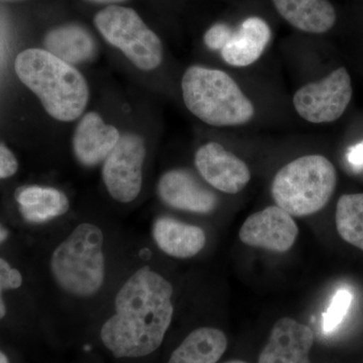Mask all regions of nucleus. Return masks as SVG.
Wrapping results in <instances>:
<instances>
[{
	"label": "nucleus",
	"mask_w": 363,
	"mask_h": 363,
	"mask_svg": "<svg viewBox=\"0 0 363 363\" xmlns=\"http://www.w3.org/2000/svg\"><path fill=\"white\" fill-rule=\"evenodd\" d=\"M7 236H9V231L0 224V243L4 242L6 240Z\"/></svg>",
	"instance_id": "25"
},
{
	"label": "nucleus",
	"mask_w": 363,
	"mask_h": 363,
	"mask_svg": "<svg viewBox=\"0 0 363 363\" xmlns=\"http://www.w3.org/2000/svg\"><path fill=\"white\" fill-rule=\"evenodd\" d=\"M195 164L209 185L227 194L240 193L252 177L247 164L218 143L202 145L196 152Z\"/></svg>",
	"instance_id": "11"
},
{
	"label": "nucleus",
	"mask_w": 363,
	"mask_h": 363,
	"mask_svg": "<svg viewBox=\"0 0 363 363\" xmlns=\"http://www.w3.org/2000/svg\"><path fill=\"white\" fill-rule=\"evenodd\" d=\"M352 97L350 73L344 67L332 72L319 82L309 83L296 92L293 104L298 116L312 123L337 121Z\"/></svg>",
	"instance_id": "8"
},
{
	"label": "nucleus",
	"mask_w": 363,
	"mask_h": 363,
	"mask_svg": "<svg viewBox=\"0 0 363 363\" xmlns=\"http://www.w3.org/2000/svg\"><path fill=\"white\" fill-rule=\"evenodd\" d=\"M336 184L333 164L320 155H309L279 169L272 180V196L277 206L292 216H309L328 204Z\"/></svg>",
	"instance_id": "4"
},
{
	"label": "nucleus",
	"mask_w": 363,
	"mask_h": 363,
	"mask_svg": "<svg viewBox=\"0 0 363 363\" xmlns=\"http://www.w3.org/2000/svg\"><path fill=\"white\" fill-rule=\"evenodd\" d=\"M173 286L143 267L116 298V313L101 328L102 342L114 357H143L161 346L173 318Z\"/></svg>",
	"instance_id": "1"
},
{
	"label": "nucleus",
	"mask_w": 363,
	"mask_h": 363,
	"mask_svg": "<svg viewBox=\"0 0 363 363\" xmlns=\"http://www.w3.org/2000/svg\"><path fill=\"white\" fill-rule=\"evenodd\" d=\"M0 363H9V358H7L6 355L2 353L1 351H0Z\"/></svg>",
	"instance_id": "27"
},
{
	"label": "nucleus",
	"mask_w": 363,
	"mask_h": 363,
	"mask_svg": "<svg viewBox=\"0 0 363 363\" xmlns=\"http://www.w3.org/2000/svg\"><path fill=\"white\" fill-rule=\"evenodd\" d=\"M182 92L189 111L209 125H242L255 116L252 102L221 70L189 67L182 79Z\"/></svg>",
	"instance_id": "3"
},
{
	"label": "nucleus",
	"mask_w": 363,
	"mask_h": 363,
	"mask_svg": "<svg viewBox=\"0 0 363 363\" xmlns=\"http://www.w3.org/2000/svg\"><path fill=\"white\" fill-rule=\"evenodd\" d=\"M152 236L162 252L177 259L195 257L206 245L203 229L169 217L157 219Z\"/></svg>",
	"instance_id": "15"
},
{
	"label": "nucleus",
	"mask_w": 363,
	"mask_h": 363,
	"mask_svg": "<svg viewBox=\"0 0 363 363\" xmlns=\"http://www.w3.org/2000/svg\"><path fill=\"white\" fill-rule=\"evenodd\" d=\"M94 23L102 37L140 70L152 71L161 65V40L133 9L105 7L95 16Z\"/></svg>",
	"instance_id": "6"
},
{
	"label": "nucleus",
	"mask_w": 363,
	"mask_h": 363,
	"mask_svg": "<svg viewBox=\"0 0 363 363\" xmlns=\"http://www.w3.org/2000/svg\"><path fill=\"white\" fill-rule=\"evenodd\" d=\"M227 350V338L221 330L203 327L191 332L174 351L169 363H216Z\"/></svg>",
	"instance_id": "19"
},
{
	"label": "nucleus",
	"mask_w": 363,
	"mask_h": 363,
	"mask_svg": "<svg viewBox=\"0 0 363 363\" xmlns=\"http://www.w3.org/2000/svg\"><path fill=\"white\" fill-rule=\"evenodd\" d=\"M14 69L52 118L70 123L84 112L89 88L75 67L45 50L28 49L16 57Z\"/></svg>",
	"instance_id": "2"
},
{
	"label": "nucleus",
	"mask_w": 363,
	"mask_h": 363,
	"mask_svg": "<svg viewBox=\"0 0 363 363\" xmlns=\"http://www.w3.org/2000/svg\"><path fill=\"white\" fill-rule=\"evenodd\" d=\"M89 1L97 2V4H117V2H123L125 0H89Z\"/></svg>",
	"instance_id": "26"
},
{
	"label": "nucleus",
	"mask_w": 363,
	"mask_h": 363,
	"mask_svg": "<svg viewBox=\"0 0 363 363\" xmlns=\"http://www.w3.org/2000/svg\"><path fill=\"white\" fill-rule=\"evenodd\" d=\"M352 294L348 290H339L335 294L323 317L324 333H331L340 325L350 310Z\"/></svg>",
	"instance_id": "21"
},
{
	"label": "nucleus",
	"mask_w": 363,
	"mask_h": 363,
	"mask_svg": "<svg viewBox=\"0 0 363 363\" xmlns=\"http://www.w3.org/2000/svg\"><path fill=\"white\" fill-rule=\"evenodd\" d=\"M226 363H247L245 362H242V360H230V362Z\"/></svg>",
	"instance_id": "28"
},
{
	"label": "nucleus",
	"mask_w": 363,
	"mask_h": 363,
	"mask_svg": "<svg viewBox=\"0 0 363 363\" xmlns=\"http://www.w3.org/2000/svg\"><path fill=\"white\" fill-rule=\"evenodd\" d=\"M121 136L118 130L105 123L99 114L89 112L81 119L74 133V154L80 164L96 166L109 156Z\"/></svg>",
	"instance_id": "14"
},
{
	"label": "nucleus",
	"mask_w": 363,
	"mask_h": 363,
	"mask_svg": "<svg viewBox=\"0 0 363 363\" xmlns=\"http://www.w3.org/2000/svg\"><path fill=\"white\" fill-rule=\"evenodd\" d=\"M21 284H23V277L21 272L9 266L6 260L0 259V319L6 314V305L2 300V291L20 288Z\"/></svg>",
	"instance_id": "22"
},
{
	"label": "nucleus",
	"mask_w": 363,
	"mask_h": 363,
	"mask_svg": "<svg viewBox=\"0 0 363 363\" xmlns=\"http://www.w3.org/2000/svg\"><path fill=\"white\" fill-rule=\"evenodd\" d=\"M298 234L293 216L279 206H269L250 215L240 230V238L248 247L286 252Z\"/></svg>",
	"instance_id": "10"
},
{
	"label": "nucleus",
	"mask_w": 363,
	"mask_h": 363,
	"mask_svg": "<svg viewBox=\"0 0 363 363\" xmlns=\"http://www.w3.org/2000/svg\"><path fill=\"white\" fill-rule=\"evenodd\" d=\"M335 221L340 238L363 252V193L341 196Z\"/></svg>",
	"instance_id": "20"
},
{
	"label": "nucleus",
	"mask_w": 363,
	"mask_h": 363,
	"mask_svg": "<svg viewBox=\"0 0 363 363\" xmlns=\"http://www.w3.org/2000/svg\"><path fill=\"white\" fill-rule=\"evenodd\" d=\"M313 343L314 334L309 327L292 318H281L272 327L259 363H310Z\"/></svg>",
	"instance_id": "13"
},
{
	"label": "nucleus",
	"mask_w": 363,
	"mask_h": 363,
	"mask_svg": "<svg viewBox=\"0 0 363 363\" xmlns=\"http://www.w3.org/2000/svg\"><path fill=\"white\" fill-rule=\"evenodd\" d=\"M16 198L23 218L32 223H42L66 214L70 206L67 196L54 188H20Z\"/></svg>",
	"instance_id": "18"
},
{
	"label": "nucleus",
	"mask_w": 363,
	"mask_h": 363,
	"mask_svg": "<svg viewBox=\"0 0 363 363\" xmlns=\"http://www.w3.org/2000/svg\"><path fill=\"white\" fill-rule=\"evenodd\" d=\"M18 169V160L13 152L6 145L0 143V179H6L13 176Z\"/></svg>",
	"instance_id": "23"
},
{
	"label": "nucleus",
	"mask_w": 363,
	"mask_h": 363,
	"mask_svg": "<svg viewBox=\"0 0 363 363\" xmlns=\"http://www.w3.org/2000/svg\"><path fill=\"white\" fill-rule=\"evenodd\" d=\"M157 193L168 206L193 213H210L218 203L214 192L187 169L164 173L157 184Z\"/></svg>",
	"instance_id": "12"
},
{
	"label": "nucleus",
	"mask_w": 363,
	"mask_h": 363,
	"mask_svg": "<svg viewBox=\"0 0 363 363\" xmlns=\"http://www.w3.org/2000/svg\"><path fill=\"white\" fill-rule=\"evenodd\" d=\"M104 242L99 227L83 223L55 250L52 276L65 292L90 297L100 290L105 277Z\"/></svg>",
	"instance_id": "5"
},
{
	"label": "nucleus",
	"mask_w": 363,
	"mask_h": 363,
	"mask_svg": "<svg viewBox=\"0 0 363 363\" xmlns=\"http://www.w3.org/2000/svg\"><path fill=\"white\" fill-rule=\"evenodd\" d=\"M271 37L267 21L252 16L236 28L226 23H215L205 33L204 43L208 49L220 52L228 65L247 67L260 58Z\"/></svg>",
	"instance_id": "7"
},
{
	"label": "nucleus",
	"mask_w": 363,
	"mask_h": 363,
	"mask_svg": "<svg viewBox=\"0 0 363 363\" xmlns=\"http://www.w3.org/2000/svg\"><path fill=\"white\" fill-rule=\"evenodd\" d=\"M348 161L354 166L363 164V143H358L348 150Z\"/></svg>",
	"instance_id": "24"
},
{
	"label": "nucleus",
	"mask_w": 363,
	"mask_h": 363,
	"mask_svg": "<svg viewBox=\"0 0 363 363\" xmlns=\"http://www.w3.org/2000/svg\"><path fill=\"white\" fill-rule=\"evenodd\" d=\"M45 51L70 64L89 62L96 56V43L89 30L76 23L60 26L45 35Z\"/></svg>",
	"instance_id": "17"
},
{
	"label": "nucleus",
	"mask_w": 363,
	"mask_h": 363,
	"mask_svg": "<svg viewBox=\"0 0 363 363\" xmlns=\"http://www.w3.org/2000/svg\"><path fill=\"white\" fill-rule=\"evenodd\" d=\"M277 11L291 26L309 33H324L336 23V11L328 0H272Z\"/></svg>",
	"instance_id": "16"
},
{
	"label": "nucleus",
	"mask_w": 363,
	"mask_h": 363,
	"mask_svg": "<svg viewBox=\"0 0 363 363\" xmlns=\"http://www.w3.org/2000/svg\"><path fill=\"white\" fill-rule=\"evenodd\" d=\"M145 145L140 135L124 133L105 159L102 177L107 191L116 201H133L143 186Z\"/></svg>",
	"instance_id": "9"
}]
</instances>
